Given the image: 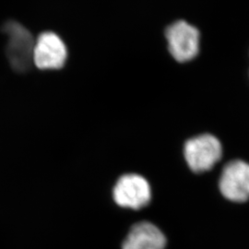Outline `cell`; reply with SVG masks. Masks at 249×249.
Returning a JSON list of instances; mask_svg holds the SVG:
<instances>
[{"instance_id":"obj_1","label":"cell","mask_w":249,"mask_h":249,"mask_svg":"<svg viewBox=\"0 0 249 249\" xmlns=\"http://www.w3.org/2000/svg\"><path fill=\"white\" fill-rule=\"evenodd\" d=\"M2 31L8 37L6 52L11 68L18 73L28 71L34 64L36 41L32 34L14 20L5 23Z\"/></svg>"},{"instance_id":"obj_2","label":"cell","mask_w":249,"mask_h":249,"mask_svg":"<svg viewBox=\"0 0 249 249\" xmlns=\"http://www.w3.org/2000/svg\"><path fill=\"white\" fill-rule=\"evenodd\" d=\"M223 154L220 142L210 134H204L187 141L185 144V157L187 164L195 173L212 169Z\"/></svg>"},{"instance_id":"obj_3","label":"cell","mask_w":249,"mask_h":249,"mask_svg":"<svg viewBox=\"0 0 249 249\" xmlns=\"http://www.w3.org/2000/svg\"><path fill=\"white\" fill-rule=\"evenodd\" d=\"M171 54L178 62L194 59L199 51V32L184 20L170 25L165 32Z\"/></svg>"},{"instance_id":"obj_4","label":"cell","mask_w":249,"mask_h":249,"mask_svg":"<svg viewBox=\"0 0 249 249\" xmlns=\"http://www.w3.org/2000/svg\"><path fill=\"white\" fill-rule=\"evenodd\" d=\"M68 58V49L62 39L53 32H45L36 39L34 64L39 70L62 69Z\"/></svg>"},{"instance_id":"obj_5","label":"cell","mask_w":249,"mask_h":249,"mask_svg":"<svg viewBox=\"0 0 249 249\" xmlns=\"http://www.w3.org/2000/svg\"><path fill=\"white\" fill-rule=\"evenodd\" d=\"M151 187L147 180L135 174L119 178L114 188L116 204L133 210H140L151 200Z\"/></svg>"},{"instance_id":"obj_6","label":"cell","mask_w":249,"mask_h":249,"mask_svg":"<svg viewBox=\"0 0 249 249\" xmlns=\"http://www.w3.org/2000/svg\"><path fill=\"white\" fill-rule=\"evenodd\" d=\"M223 196L233 202L249 199V164L243 160H232L223 168L219 183Z\"/></svg>"},{"instance_id":"obj_7","label":"cell","mask_w":249,"mask_h":249,"mask_svg":"<svg viewBox=\"0 0 249 249\" xmlns=\"http://www.w3.org/2000/svg\"><path fill=\"white\" fill-rule=\"evenodd\" d=\"M166 239L154 224L137 223L131 228L123 243V249H164Z\"/></svg>"}]
</instances>
